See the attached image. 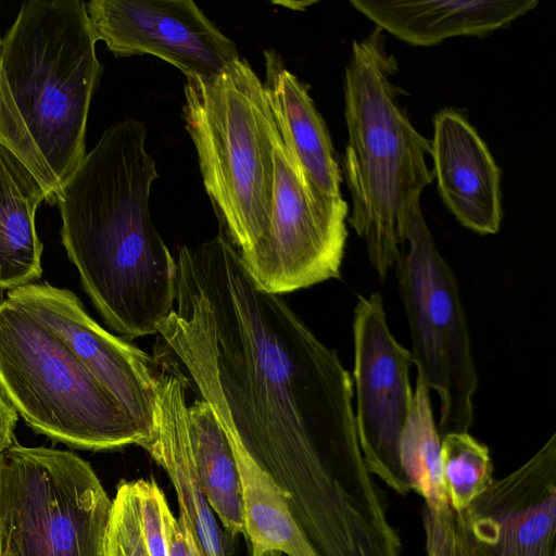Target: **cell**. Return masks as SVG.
<instances>
[{"instance_id":"6da1fadb","label":"cell","mask_w":556,"mask_h":556,"mask_svg":"<svg viewBox=\"0 0 556 556\" xmlns=\"http://www.w3.org/2000/svg\"><path fill=\"white\" fill-rule=\"evenodd\" d=\"M176 264L174 311L157 334L231 447L285 491L312 544L363 528L387 501L365 465L337 352L253 278L225 231L181 247Z\"/></svg>"},{"instance_id":"7a4b0ae2","label":"cell","mask_w":556,"mask_h":556,"mask_svg":"<svg viewBox=\"0 0 556 556\" xmlns=\"http://www.w3.org/2000/svg\"><path fill=\"white\" fill-rule=\"evenodd\" d=\"M146 135L135 118L110 126L56 195L62 243L81 286L128 340L159 333L177 288L176 258L149 208L159 173Z\"/></svg>"},{"instance_id":"3957f363","label":"cell","mask_w":556,"mask_h":556,"mask_svg":"<svg viewBox=\"0 0 556 556\" xmlns=\"http://www.w3.org/2000/svg\"><path fill=\"white\" fill-rule=\"evenodd\" d=\"M86 3L25 2L0 38V143L56 195L86 154L101 66Z\"/></svg>"},{"instance_id":"277c9868","label":"cell","mask_w":556,"mask_h":556,"mask_svg":"<svg viewBox=\"0 0 556 556\" xmlns=\"http://www.w3.org/2000/svg\"><path fill=\"white\" fill-rule=\"evenodd\" d=\"M397 70L383 31L376 27L353 42L344 72L348 143L342 166L352 198L348 222L381 279L403 252L410 211L433 180L427 163L430 140L396 99L391 77Z\"/></svg>"},{"instance_id":"5b68a950","label":"cell","mask_w":556,"mask_h":556,"mask_svg":"<svg viewBox=\"0 0 556 556\" xmlns=\"http://www.w3.org/2000/svg\"><path fill=\"white\" fill-rule=\"evenodd\" d=\"M182 115L206 192L241 257L270 214L273 114L263 83L241 58L220 73L187 78Z\"/></svg>"},{"instance_id":"8992f818","label":"cell","mask_w":556,"mask_h":556,"mask_svg":"<svg viewBox=\"0 0 556 556\" xmlns=\"http://www.w3.org/2000/svg\"><path fill=\"white\" fill-rule=\"evenodd\" d=\"M0 393L36 433L108 451L146 435L43 324L0 301Z\"/></svg>"},{"instance_id":"52a82bcc","label":"cell","mask_w":556,"mask_h":556,"mask_svg":"<svg viewBox=\"0 0 556 556\" xmlns=\"http://www.w3.org/2000/svg\"><path fill=\"white\" fill-rule=\"evenodd\" d=\"M111 510L75 453L15 441L0 455V556H105Z\"/></svg>"},{"instance_id":"ba28073f","label":"cell","mask_w":556,"mask_h":556,"mask_svg":"<svg viewBox=\"0 0 556 556\" xmlns=\"http://www.w3.org/2000/svg\"><path fill=\"white\" fill-rule=\"evenodd\" d=\"M395 267L417 374L440 400V437L469 432L478 375L456 277L440 253L420 202L409 214Z\"/></svg>"},{"instance_id":"9c48e42d","label":"cell","mask_w":556,"mask_h":556,"mask_svg":"<svg viewBox=\"0 0 556 556\" xmlns=\"http://www.w3.org/2000/svg\"><path fill=\"white\" fill-rule=\"evenodd\" d=\"M274 182L269 222L241 257L253 278L275 294L340 277L349 207L321 193L287 150L273 117Z\"/></svg>"},{"instance_id":"30bf717a","label":"cell","mask_w":556,"mask_h":556,"mask_svg":"<svg viewBox=\"0 0 556 556\" xmlns=\"http://www.w3.org/2000/svg\"><path fill=\"white\" fill-rule=\"evenodd\" d=\"M357 439L368 471L400 495L410 490L400 443L413 406L410 351L392 334L379 293L358 295L353 316Z\"/></svg>"},{"instance_id":"8fae6325","label":"cell","mask_w":556,"mask_h":556,"mask_svg":"<svg viewBox=\"0 0 556 556\" xmlns=\"http://www.w3.org/2000/svg\"><path fill=\"white\" fill-rule=\"evenodd\" d=\"M7 299L51 330L146 438L150 434L157 358L106 331L71 290L33 282L9 290Z\"/></svg>"},{"instance_id":"7c38bea8","label":"cell","mask_w":556,"mask_h":556,"mask_svg":"<svg viewBox=\"0 0 556 556\" xmlns=\"http://www.w3.org/2000/svg\"><path fill=\"white\" fill-rule=\"evenodd\" d=\"M86 9L97 40L117 56L151 54L187 78L214 76L240 59L191 0H92Z\"/></svg>"},{"instance_id":"4fadbf2b","label":"cell","mask_w":556,"mask_h":556,"mask_svg":"<svg viewBox=\"0 0 556 556\" xmlns=\"http://www.w3.org/2000/svg\"><path fill=\"white\" fill-rule=\"evenodd\" d=\"M458 514L473 556H556V434Z\"/></svg>"},{"instance_id":"5bb4252c","label":"cell","mask_w":556,"mask_h":556,"mask_svg":"<svg viewBox=\"0 0 556 556\" xmlns=\"http://www.w3.org/2000/svg\"><path fill=\"white\" fill-rule=\"evenodd\" d=\"M430 156L439 194L456 220L480 235L498 232L501 169L463 113L446 108L434 115Z\"/></svg>"},{"instance_id":"9a60e30c","label":"cell","mask_w":556,"mask_h":556,"mask_svg":"<svg viewBox=\"0 0 556 556\" xmlns=\"http://www.w3.org/2000/svg\"><path fill=\"white\" fill-rule=\"evenodd\" d=\"M150 434L138 443L168 476L179 505V520L194 538L202 556H226L216 515L194 469L179 413L189 379L172 362H159Z\"/></svg>"},{"instance_id":"2e32d148","label":"cell","mask_w":556,"mask_h":556,"mask_svg":"<svg viewBox=\"0 0 556 556\" xmlns=\"http://www.w3.org/2000/svg\"><path fill=\"white\" fill-rule=\"evenodd\" d=\"M377 28L412 46L484 36L533 10L536 0H351Z\"/></svg>"},{"instance_id":"e0dca14e","label":"cell","mask_w":556,"mask_h":556,"mask_svg":"<svg viewBox=\"0 0 556 556\" xmlns=\"http://www.w3.org/2000/svg\"><path fill=\"white\" fill-rule=\"evenodd\" d=\"M264 85L281 139L308 180L324 194L342 198V176L325 121L307 88L274 52H266Z\"/></svg>"},{"instance_id":"ac0fdd59","label":"cell","mask_w":556,"mask_h":556,"mask_svg":"<svg viewBox=\"0 0 556 556\" xmlns=\"http://www.w3.org/2000/svg\"><path fill=\"white\" fill-rule=\"evenodd\" d=\"M47 194L31 170L0 143V290L38 280L42 243L35 215Z\"/></svg>"},{"instance_id":"d6986e66","label":"cell","mask_w":556,"mask_h":556,"mask_svg":"<svg viewBox=\"0 0 556 556\" xmlns=\"http://www.w3.org/2000/svg\"><path fill=\"white\" fill-rule=\"evenodd\" d=\"M179 413L195 472L214 514L231 536L247 538L239 471L230 442L212 407L202 399L188 405L184 392Z\"/></svg>"},{"instance_id":"ffe728a7","label":"cell","mask_w":556,"mask_h":556,"mask_svg":"<svg viewBox=\"0 0 556 556\" xmlns=\"http://www.w3.org/2000/svg\"><path fill=\"white\" fill-rule=\"evenodd\" d=\"M400 463L410 491L419 494L428 509L450 507L441 469V437L434 420L430 389L417 374L413 406L400 443Z\"/></svg>"},{"instance_id":"44dd1931","label":"cell","mask_w":556,"mask_h":556,"mask_svg":"<svg viewBox=\"0 0 556 556\" xmlns=\"http://www.w3.org/2000/svg\"><path fill=\"white\" fill-rule=\"evenodd\" d=\"M441 469L448 505L463 513L493 481L489 447L469 432L441 437Z\"/></svg>"},{"instance_id":"7402d4cb","label":"cell","mask_w":556,"mask_h":556,"mask_svg":"<svg viewBox=\"0 0 556 556\" xmlns=\"http://www.w3.org/2000/svg\"><path fill=\"white\" fill-rule=\"evenodd\" d=\"M105 556H150L140 527L131 481L122 482L112 501Z\"/></svg>"},{"instance_id":"603a6c76","label":"cell","mask_w":556,"mask_h":556,"mask_svg":"<svg viewBox=\"0 0 556 556\" xmlns=\"http://www.w3.org/2000/svg\"><path fill=\"white\" fill-rule=\"evenodd\" d=\"M426 556H473L462 516L451 508L433 513L422 507Z\"/></svg>"},{"instance_id":"cb8c5ba5","label":"cell","mask_w":556,"mask_h":556,"mask_svg":"<svg viewBox=\"0 0 556 556\" xmlns=\"http://www.w3.org/2000/svg\"><path fill=\"white\" fill-rule=\"evenodd\" d=\"M143 540L150 556H168L163 508L167 503L153 480L131 481Z\"/></svg>"},{"instance_id":"d4e9b609","label":"cell","mask_w":556,"mask_h":556,"mask_svg":"<svg viewBox=\"0 0 556 556\" xmlns=\"http://www.w3.org/2000/svg\"><path fill=\"white\" fill-rule=\"evenodd\" d=\"M168 556H202L188 528L172 513L168 503L163 508Z\"/></svg>"},{"instance_id":"484cf974","label":"cell","mask_w":556,"mask_h":556,"mask_svg":"<svg viewBox=\"0 0 556 556\" xmlns=\"http://www.w3.org/2000/svg\"><path fill=\"white\" fill-rule=\"evenodd\" d=\"M18 415L0 393V455L14 442Z\"/></svg>"},{"instance_id":"4316f807","label":"cell","mask_w":556,"mask_h":556,"mask_svg":"<svg viewBox=\"0 0 556 556\" xmlns=\"http://www.w3.org/2000/svg\"><path fill=\"white\" fill-rule=\"evenodd\" d=\"M260 556H282V554L278 553V552H267V553H264Z\"/></svg>"}]
</instances>
